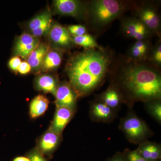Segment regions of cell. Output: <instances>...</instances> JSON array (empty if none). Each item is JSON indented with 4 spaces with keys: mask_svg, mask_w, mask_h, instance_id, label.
<instances>
[{
    "mask_svg": "<svg viewBox=\"0 0 161 161\" xmlns=\"http://www.w3.org/2000/svg\"><path fill=\"white\" fill-rule=\"evenodd\" d=\"M108 77L110 86L118 91L123 103L130 108L138 102L161 99L160 68L148 60L133 61L125 55L118 56Z\"/></svg>",
    "mask_w": 161,
    "mask_h": 161,
    "instance_id": "cell-1",
    "label": "cell"
},
{
    "mask_svg": "<svg viewBox=\"0 0 161 161\" xmlns=\"http://www.w3.org/2000/svg\"><path fill=\"white\" fill-rule=\"evenodd\" d=\"M115 58L114 52L101 46L85 49L71 57L66 72L78 96L89 95L103 85Z\"/></svg>",
    "mask_w": 161,
    "mask_h": 161,
    "instance_id": "cell-2",
    "label": "cell"
},
{
    "mask_svg": "<svg viewBox=\"0 0 161 161\" xmlns=\"http://www.w3.org/2000/svg\"><path fill=\"white\" fill-rule=\"evenodd\" d=\"M130 2L118 0H92L85 2L84 20L91 31L102 34L116 19L130 9Z\"/></svg>",
    "mask_w": 161,
    "mask_h": 161,
    "instance_id": "cell-3",
    "label": "cell"
},
{
    "mask_svg": "<svg viewBox=\"0 0 161 161\" xmlns=\"http://www.w3.org/2000/svg\"><path fill=\"white\" fill-rule=\"evenodd\" d=\"M119 129L130 142L137 145L148 140L153 135L152 130L147 124L131 111L121 119Z\"/></svg>",
    "mask_w": 161,
    "mask_h": 161,
    "instance_id": "cell-4",
    "label": "cell"
},
{
    "mask_svg": "<svg viewBox=\"0 0 161 161\" xmlns=\"http://www.w3.org/2000/svg\"><path fill=\"white\" fill-rule=\"evenodd\" d=\"M157 5L153 2H130L133 16L139 19L153 35L161 38V17Z\"/></svg>",
    "mask_w": 161,
    "mask_h": 161,
    "instance_id": "cell-5",
    "label": "cell"
},
{
    "mask_svg": "<svg viewBox=\"0 0 161 161\" xmlns=\"http://www.w3.org/2000/svg\"><path fill=\"white\" fill-rule=\"evenodd\" d=\"M120 31L125 37L136 41L150 40L153 36L147 26L134 16L121 18Z\"/></svg>",
    "mask_w": 161,
    "mask_h": 161,
    "instance_id": "cell-6",
    "label": "cell"
},
{
    "mask_svg": "<svg viewBox=\"0 0 161 161\" xmlns=\"http://www.w3.org/2000/svg\"><path fill=\"white\" fill-rule=\"evenodd\" d=\"M53 3L55 13L58 14L84 19L85 2L77 0H56Z\"/></svg>",
    "mask_w": 161,
    "mask_h": 161,
    "instance_id": "cell-7",
    "label": "cell"
},
{
    "mask_svg": "<svg viewBox=\"0 0 161 161\" xmlns=\"http://www.w3.org/2000/svg\"><path fill=\"white\" fill-rule=\"evenodd\" d=\"M54 95L57 106L66 107L75 111L78 96L69 83L59 84Z\"/></svg>",
    "mask_w": 161,
    "mask_h": 161,
    "instance_id": "cell-8",
    "label": "cell"
},
{
    "mask_svg": "<svg viewBox=\"0 0 161 161\" xmlns=\"http://www.w3.org/2000/svg\"><path fill=\"white\" fill-rule=\"evenodd\" d=\"M53 24L50 12H44L30 21L28 25L30 34L37 38L48 34Z\"/></svg>",
    "mask_w": 161,
    "mask_h": 161,
    "instance_id": "cell-9",
    "label": "cell"
},
{
    "mask_svg": "<svg viewBox=\"0 0 161 161\" xmlns=\"http://www.w3.org/2000/svg\"><path fill=\"white\" fill-rule=\"evenodd\" d=\"M48 34L54 44L62 50L69 49L75 45L67 29L59 23L53 24Z\"/></svg>",
    "mask_w": 161,
    "mask_h": 161,
    "instance_id": "cell-10",
    "label": "cell"
},
{
    "mask_svg": "<svg viewBox=\"0 0 161 161\" xmlns=\"http://www.w3.org/2000/svg\"><path fill=\"white\" fill-rule=\"evenodd\" d=\"M89 114L93 121L110 123L116 117V111L96 99L91 103Z\"/></svg>",
    "mask_w": 161,
    "mask_h": 161,
    "instance_id": "cell-11",
    "label": "cell"
},
{
    "mask_svg": "<svg viewBox=\"0 0 161 161\" xmlns=\"http://www.w3.org/2000/svg\"><path fill=\"white\" fill-rule=\"evenodd\" d=\"M40 43L39 38L25 33L18 38L14 47L15 53L18 57L26 60Z\"/></svg>",
    "mask_w": 161,
    "mask_h": 161,
    "instance_id": "cell-12",
    "label": "cell"
},
{
    "mask_svg": "<svg viewBox=\"0 0 161 161\" xmlns=\"http://www.w3.org/2000/svg\"><path fill=\"white\" fill-rule=\"evenodd\" d=\"M152 47L150 40H136L130 46L125 56L133 61H146L148 60Z\"/></svg>",
    "mask_w": 161,
    "mask_h": 161,
    "instance_id": "cell-13",
    "label": "cell"
},
{
    "mask_svg": "<svg viewBox=\"0 0 161 161\" xmlns=\"http://www.w3.org/2000/svg\"><path fill=\"white\" fill-rule=\"evenodd\" d=\"M75 110L64 107L57 106L50 130L61 135L64 128L71 120Z\"/></svg>",
    "mask_w": 161,
    "mask_h": 161,
    "instance_id": "cell-14",
    "label": "cell"
},
{
    "mask_svg": "<svg viewBox=\"0 0 161 161\" xmlns=\"http://www.w3.org/2000/svg\"><path fill=\"white\" fill-rule=\"evenodd\" d=\"M61 139L60 134L49 129L40 138L37 150L43 154H51L58 148Z\"/></svg>",
    "mask_w": 161,
    "mask_h": 161,
    "instance_id": "cell-15",
    "label": "cell"
},
{
    "mask_svg": "<svg viewBox=\"0 0 161 161\" xmlns=\"http://www.w3.org/2000/svg\"><path fill=\"white\" fill-rule=\"evenodd\" d=\"M136 150L147 161H161V147L160 144L147 140L138 145Z\"/></svg>",
    "mask_w": 161,
    "mask_h": 161,
    "instance_id": "cell-16",
    "label": "cell"
},
{
    "mask_svg": "<svg viewBox=\"0 0 161 161\" xmlns=\"http://www.w3.org/2000/svg\"><path fill=\"white\" fill-rule=\"evenodd\" d=\"M96 99L115 111L120 108L123 103L120 94L115 88L111 86H109L105 91L98 95Z\"/></svg>",
    "mask_w": 161,
    "mask_h": 161,
    "instance_id": "cell-17",
    "label": "cell"
},
{
    "mask_svg": "<svg viewBox=\"0 0 161 161\" xmlns=\"http://www.w3.org/2000/svg\"><path fill=\"white\" fill-rule=\"evenodd\" d=\"M49 50L47 45L40 43L37 47L29 55L26 61L31 67L32 70L35 72L41 70L44 58Z\"/></svg>",
    "mask_w": 161,
    "mask_h": 161,
    "instance_id": "cell-18",
    "label": "cell"
},
{
    "mask_svg": "<svg viewBox=\"0 0 161 161\" xmlns=\"http://www.w3.org/2000/svg\"><path fill=\"white\" fill-rule=\"evenodd\" d=\"M64 51L57 48L48 51L44 58L41 70L43 72L51 71L60 66Z\"/></svg>",
    "mask_w": 161,
    "mask_h": 161,
    "instance_id": "cell-19",
    "label": "cell"
},
{
    "mask_svg": "<svg viewBox=\"0 0 161 161\" xmlns=\"http://www.w3.org/2000/svg\"><path fill=\"white\" fill-rule=\"evenodd\" d=\"M59 84L57 78L49 75H40L35 80V86L37 89L53 95H54Z\"/></svg>",
    "mask_w": 161,
    "mask_h": 161,
    "instance_id": "cell-20",
    "label": "cell"
},
{
    "mask_svg": "<svg viewBox=\"0 0 161 161\" xmlns=\"http://www.w3.org/2000/svg\"><path fill=\"white\" fill-rule=\"evenodd\" d=\"M49 102L43 95H39L31 101L29 106V113L32 118H36L45 113L48 108Z\"/></svg>",
    "mask_w": 161,
    "mask_h": 161,
    "instance_id": "cell-21",
    "label": "cell"
},
{
    "mask_svg": "<svg viewBox=\"0 0 161 161\" xmlns=\"http://www.w3.org/2000/svg\"><path fill=\"white\" fill-rule=\"evenodd\" d=\"M72 37L75 45L82 47L85 49H94L100 47L96 42L95 37L89 34L79 36Z\"/></svg>",
    "mask_w": 161,
    "mask_h": 161,
    "instance_id": "cell-22",
    "label": "cell"
},
{
    "mask_svg": "<svg viewBox=\"0 0 161 161\" xmlns=\"http://www.w3.org/2000/svg\"><path fill=\"white\" fill-rule=\"evenodd\" d=\"M147 112L158 123L161 124V99L150 101L145 103Z\"/></svg>",
    "mask_w": 161,
    "mask_h": 161,
    "instance_id": "cell-23",
    "label": "cell"
},
{
    "mask_svg": "<svg viewBox=\"0 0 161 161\" xmlns=\"http://www.w3.org/2000/svg\"><path fill=\"white\" fill-rule=\"evenodd\" d=\"M149 62L154 66L160 68L161 66V40H159L155 45H153L148 57Z\"/></svg>",
    "mask_w": 161,
    "mask_h": 161,
    "instance_id": "cell-24",
    "label": "cell"
},
{
    "mask_svg": "<svg viewBox=\"0 0 161 161\" xmlns=\"http://www.w3.org/2000/svg\"><path fill=\"white\" fill-rule=\"evenodd\" d=\"M126 161H147L137 152V150L126 149L123 153Z\"/></svg>",
    "mask_w": 161,
    "mask_h": 161,
    "instance_id": "cell-25",
    "label": "cell"
},
{
    "mask_svg": "<svg viewBox=\"0 0 161 161\" xmlns=\"http://www.w3.org/2000/svg\"><path fill=\"white\" fill-rule=\"evenodd\" d=\"M67 29L72 36H79L87 34L86 27L83 25H69Z\"/></svg>",
    "mask_w": 161,
    "mask_h": 161,
    "instance_id": "cell-26",
    "label": "cell"
},
{
    "mask_svg": "<svg viewBox=\"0 0 161 161\" xmlns=\"http://www.w3.org/2000/svg\"><path fill=\"white\" fill-rule=\"evenodd\" d=\"M21 62L22 60L21 58L17 56H15L9 60L8 62V66L12 70L17 72Z\"/></svg>",
    "mask_w": 161,
    "mask_h": 161,
    "instance_id": "cell-27",
    "label": "cell"
},
{
    "mask_svg": "<svg viewBox=\"0 0 161 161\" xmlns=\"http://www.w3.org/2000/svg\"><path fill=\"white\" fill-rule=\"evenodd\" d=\"M27 157L31 161H47L38 150H35L31 152Z\"/></svg>",
    "mask_w": 161,
    "mask_h": 161,
    "instance_id": "cell-28",
    "label": "cell"
},
{
    "mask_svg": "<svg viewBox=\"0 0 161 161\" xmlns=\"http://www.w3.org/2000/svg\"><path fill=\"white\" fill-rule=\"evenodd\" d=\"M31 70V68L27 61H22L19 68L18 72L21 75H26Z\"/></svg>",
    "mask_w": 161,
    "mask_h": 161,
    "instance_id": "cell-29",
    "label": "cell"
},
{
    "mask_svg": "<svg viewBox=\"0 0 161 161\" xmlns=\"http://www.w3.org/2000/svg\"><path fill=\"white\" fill-rule=\"evenodd\" d=\"M107 161H126L123 153L117 152Z\"/></svg>",
    "mask_w": 161,
    "mask_h": 161,
    "instance_id": "cell-30",
    "label": "cell"
},
{
    "mask_svg": "<svg viewBox=\"0 0 161 161\" xmlns=\"http://www.w3.org/2000/svg\"><path fill=\"white\" fill-rule=\"evenodd\" d=\"M13 161H31L28 157H18L15 158Z\"/></svg>",
    "mask_w": 161,
    "mask_h": 161,
    "instance_id": "cell-31",
    "label": "cell"
}]
</instances>
